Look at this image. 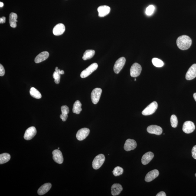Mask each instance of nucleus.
Returning a JSON list of instances; mask_svg holds the SVG:
<instances>
[{
    "instance_id": "f257e3e1",
    "label": "nucleus",
    "mask_w": 196,
    "mask_h": 196,
    "mask_svg": "<svg viewBox=\"0 0 196 196\" xmlns=\"http://www.w3.org/2000/svg\"><path fill=\"white\" fill-rule=\"evenodd\" d=\"M177 44L179 48L182 50H187L191 47L192 40L188 36H181L177 39Z\"/></svg>"
},
{
    "instance_id": "f03ea898",
    "label": "nucleus",
    "mask_w": 196,
    "mask_h": 196,
    "mask_svg": "<svg viewBox=\"0 0 196 196\" xmlns=\"http://www.w3.org/2000/svg\"><path fill=\"white\" fill-rule=\"evenodd\" d=\"M105 161V155L100 154L95 157L92 162V167L94 169L97 170L101 168Z\"/></svg>"
},
{
    "instance_id": "7ed1b4c3",
    "label": "nucleus",
    "mask_w": 196,
    "mask_h": 196,
    "mask_svg": "<svg viewBox=\"0 0 196 196\" xmlns=\"http://www.w3.org/2000/svg\"><path fill=\"white\" fill-rule=\"evenodd\" d=\"M158 104L156 101L152 102L144 109L142 112L144 116H149L155 113L158 108Z\"/></svg>"
},
{
    "instance_id": "20e7f679",
    "label": "nucleus",
    "mask_w": 196,
    "mask_h": 196,
    "mask_svg": "<svg viewBox=\"0 0 196 196\" xmlns=\"http://www.w3.org/2000/svg\"><path fill=\"white\" fill-rule=\"evenodd\" d=\"M98 65L97 63H93L81 72L80 74V77L82 78H85L88 77L94 71L96 70L98 68Z\"/></svg>"
},
{
    "instance_id": "39448f33",
    "label": "nucleus",
    "mask_w": 196,
    "mask_h": 196,
    "mask_svg": "<svg viewBox=\"0 0 196 196\" xmlns=\"http://www.w3.org/2000/svg\"><path fill=\"white\" fill-rule=\"evenodd\" d=\"M102 92V89L100 88H96L92 91L91 94V98L93 104H96L99 102Z\"/></svg>"
},
{
    "instance_id": "423d86ee",
    "label": "nucleus",
    "mask_w": 196,
    "mask_h": 196,
    "mask_svg": "<svg viewBox=\"0 0 196 196\" xmlns=\"http://www.w3.org/2000/svg\"><path fill=\"white\" fill-rule=\"evenodd\" d=\"M126 62V59L124 57H120L117 60L114 66V71L116 74H118L123 68Z\"/></svg>"
},
{
    "instance_id": "0eeeda50",
    "label": "nucleus",
    "mask_w": 196,
    "mask_h": 196,
    "mask_svg": "<svg viewBox=\"0 0 196 196\" xmlns=\"http://www.w3.org/2000/svg\"><path fill=\"white\" fill-rule=\"evenodd\" d=\"M142 71V67L137 63H135L130 69V76L132 77H136L139 76Z\"/></svg>"
},
{
    "instance_id": "6e6552de",
    "label": "nucleus",
    "mask_w": 196,
    "mask_h": 196,
    "mask_svg": "<svg viewBox=\"0 0 196 196\" xmlns=\"http://www.w3.org/2000/svg\"><path fill=\"white\" fill-rule=\"evenodd\" d=\"M37 133V129L34 126H31L26 131L24 138L26 140H30L34 137Z\"/></svg>"
},
{
    "instance_id": "1a4fd4ad",
    "label": "nucleus",
    "mask_w": 196,
    "mask_h": 196,
    "mask_svg": "<svg viewBox=\"0 0 196 196\" xmlns=\"http://www.w3.org/2000/svg\"><path fill=\"white\" fill-rule=\"evenodd\" d=\"M90 130L87 128H83L79 130L76 134V137L79 141H83L89 135Z\"/></svg>"
},
{
    "instance_id": "9d476101",
    "label": "nucleus",
    "mask_w": 196,
    "mask_h": 196,
    "mask_svg": "<svg viewBox=\"0 0 196 196\" xmlns=\"http://www.w3.org/2000/svg\"><path fill=\"white\" fill-rule=\"evenodd\" d=\"M195 129V126L194 123L191 121H186L183 125V131L187 134H190L194 132Z\"/></svg>"
},
{
    "instance_id": "9b49d317",
    "label": "nucleus",
    "mask_w": 196,
    "mask_h": 196,
    "mask_svg": "<svg viewBox=\"0 0 196 196\" xmlns=\"http://www.w3.org/2000/svg\"><path fill=\"white\" fill-rule=\"evenodd\" d=\"M137 144L135 140L128 139L126 140L124 146V149L126 151H130L133 150L136 148Z\"/></svg>"
},
{
    "instance_id": "f8f14e48",
    "label": "nucleus",
    "mask_w": 196,
    "mask_h": 196,
    "mask_svg": "<svg viewBox=\"0 0 196 196\" xmlns=\"http://www.w3.org/2000/svg\"><path fill=\"white\" fill-rule=\"evenodd\" d=\"M147 131L149 133L160 135L162 133V129L160 126L156 125H152L147 128Z\"/></svg>"
},
{
    "instance_id": "ddd939ff",
    "label": "nucleus",
    "mask_w": 196,
    "mask_h": 196,
    "mask_svg": "<svg viewBox=\"0 0 196 196\" xmlns=\"http://www.w3.org/2000/svg\"><path fill=\"white\" fill-rule=\"evenodd\" d=\"M196 77V64H193L188 69L186 75V79L188 80H193Z\"/></svg>"
},
{
    "instance_id": "4468645a",
    "label": "nucleus",
    "mask_w": 196,
    "mask_h": 196,
    "mask_svg": "<svg viewBox=\"0 0 196 196\" xmlns=\"http://www.w3.org/2000/svg\"><path fill=\"white\" fill-rule=\"evenodd\" d=\"M53 158L55 162L59 164H62L64 161L62 153L59 150H55L52 152Z\"/></svg>"
},
{
    "instance_id": "2eb2a0df",
    "label": "nucleus",
    "mask_w": 196,
    "mask_h": 196,
    "mask_svg": "<svg viewBox=\"0 0 196 196\" xmlns=\"http://www.w3.org/2000/svg\"><path fill=\"white\" fill-rule=\"evenodd\" d=\"M159 175V172L157 170H153L146 174L145 177V181L146 182H150L157 177Z\"/></svg>"
},
{
    "instance_id": "dca6fc26",
    "label": "nucleus",
    "mask_w": 196,
    "mask_h": 196,
    "mask_svg": "<svg viewBox=\"0 0 196 196\" xmlns=\"http://www.w3.org/2000/svg\"><path fill=\"white\" fill-rule=\"evenodd\" d=\"M65 26L63 24H57L54 27L53 30V34L55 36H59L62 35L65 31Z\"/></svg>"
},
{
    "instance_id": "f3484780",
    "label": "nucleus",
    "mask_w": 196,
    "mask_h": 196,
    "mask_svg": "<svg viewBox=\"0 0 196 196\" xmlns=\"http://www.w3.org/2000/svg\"><path fill=\"white\" fill-rule=\"evenodd\" d=\"M97 11L99 12V17H103L106 16L110 13V8L107 6H101L98 8Z\"/></svg>"
},
{
    "instance_id": "a211bd4d",
    "label": "nucleus",
    "mask_w": 196,
    "mask_h": 196,
    "mask_svg": "<svg viewBox=\"0 0 196 196\" xmlns=\"http://www.w3.org/2000/svg\"><path fill=\"white\" fill-rule=\"evenodd\" d=\"M154 157V154L152 152H148L144 154L141 159V162L143 165H146L149 164L153 159Z\"/></svg>"
},
{
    "instance_id": "6ab92c4d",
    "label": "nucleus",
    "mask_w": 196,
    "mask_h": 196,
    "mask_svg": "<svg viewBox=\"0 0 196 196\" xmlns=\"http://www.w3.org/2000/svg\"><path fill=\"white\" fill-rule=\"evenodd\" d=\"M52 185L50 183H46L43 184L39 188L37 193L39 195H43L47 193L51 188Z\"/></svg>"
},
{
    "instance_id": "aec40b11",
    "label": "nucleus",
    "mask_w": 196,
    "mask_h": 196,
    "mask_svg": "<svg viewBox=\"0 0 196 196\" xmlns=\"http://www.w3.org/2000/svg\"><path fill=\"white\" fill-rule=\"evenodd\" d=\"M49 54L47 51H44L40 53L36 57L35 59V62L36 63H39L41 62L48 58Z\"/></svg>"
},
{
    "instance_id": "412c9836",
    "label": "nucleus",
    "mask_w": 196,
    "mask_h": 196,
    "mask_svg": "<svg viewBox=\"0 0 196 196\" xmlns=\"http://www.w3.org/2000/svg\"><path fill=\"white\" fill-rule=\"evenodd\" d=\"M122 190H123V188L120 184H115L112 186L111 194L113 196L119 195L122 191Z\"/></svg>"
},
{
    "instance_id": "4be33fe9",
    "label": "nucleus",
    "mask_w": 196,
    "mask_h": 196,
    "mask_svg": "<svg viewBox=\"0 0 196 196\" xmlns=\"http://www.w3.org/2000/svg\"><path fill=\"white\" fill-rule=\"evenodd\" d=\"M61 111L62 114L60 115V118L63 121H66L68 117V114L70 112L68 107L67 106H61Z\"/></svg>"
},
{
    "instance_id": "5701e85b",
    "label": "nucleus",
    "mask_w": 196,
    "mask_h": 196,
    "mask_svg": "<svg viewBox=\"0 0 196 196\" xmlns=\"http://www.w3.org/2000/svg\"><path fill=\"white\" fill-rule=\"evenodd\" d=\"M18 16L14 12H11L9 16V22L10 26L11 27L15 28L17 26V22Z\"/></svg>"
},
{
    "instance_id": "b1692460",
    "label": "nucleus",
    "mask_w": 196,
    "mask_h": 196,
    "mask_svg": "<svg viewBox=\"0 0 196 196\" xmlns=\"http://www.w3.org/2000/svg\"><path fill=\"white\" fill-rule=\"evenodd\" d=\"M81 106L82 104L80 102L79 100L76 101L73 104L72 109L73 113L76 114H79L82 110Z\"/></svg>"
},
{
    "instance_id": "393cba45",
    "label": "nucleus",
    "mask_w": 196,
    "mask_h": 196,
    "mask_svg": "<svg viewBox=\"0 0 196 196\" xmlns=\"http://www.w3.org/2000/svg\"><path fill=\"white\" fill-rule=\"evenodd\" d=\"M95 54V52L94 50H86L84 54L83 59L84 60L90 59L94 57Z\"/></svg>"
},
{
    "instance_id": "a878e982",
    "label": "nucleus",
    "mask_w": 196,
    "mask_h": 196,
    "mask_svg": "<svg viewBox=\"0 0 196 196\" xmlns=\"http://www.w3.org/2000/svg\"><path fill=\"white\" fill-rule=\"evenodd\" d=\"M11 158V156L10 154L4 153L0 155V164L1 165L6 163L9 161Z\"/></svg>"
},
{
    "instance_id": "bb28decb",
    "label": "nucleus",
    "mask_w": 196,
    "mask_h": 196,
    "mask_svg": "<svg viewBox=\"0 0 196 196\" xmlns=\"http://www.w3.org/2000/svg\"><path fill=\"white\" fill-rule=\"evenodd\" d=\"M30 93L31 96L35 99H40L41 97V94L34 87H32L30 89Z\"/></svg>"
},
{
    "instance_id": "cd10ccee",
    "label": "nucleus",
    "mask_w": 196,
    "mask_h": 196,
    "mask_svg": "<svg viewBox=\"0 0 196 196\" xmlns=\"http://www.w3.org/2000/svg\"><path fill=\"white\" fill-rule=\"evenodd\" d=\"M152 62L153 64L155 67H161L164 66V63L163 61L158 58H154L152 59Z\"/></svg>"
},
{
    "instance_id": "c85d7f7f",
    "label": "nucleus",
    "mask_w": 196,
    "mask_h": 196,
    "mask_svg": "<svg viewBox=\"0 0 196 196\" xmlns=\"http://www.w3.org/2000/svg\"><path fill=\"white\" fill-rule=\"evenodd\" d=\"M58 67H57L55 68V71L53 73V76L55 80V82L58 84L60 82V74L58 72Z\"/></svg>"
},
{
    "instance_id": "c756f323",
    "label": "nucleus",
    "mask_w": 196,
    "mask_h": 196,
    "mask_svg": "<svg viewBox=\"0 0 196 196\" xmlns=\"http://www.w3.org/2000/svg\"><path fill=\"white\" fill-rule=\"evenodd\" d=\"M123 168L119 166L116 167L114 168V169L113 171H112L113 175L116 177L122 175L123 174Z\"/></svg>"
},
{
    "instance_id": "7c9ffc66",
    "label": "nucleus",
    "mask_w": 196,
    "mask_h": 196,
    "mask_svg": "<svg viewBox=\"0 0 196 196\" xmlns=\"http://www.w3.org/2000/svg\"><path fill=\"white\" fill-rule=\"evenodd\" d=\"M170 121L171 126L173 128H176L178 125V121L176 116L172 115L171 117Z\"/></svg>"
},
{
    "instance_id": "2f4dec72",
    "label": "nucleus",
    "mask_w": 196,
    "mask_h": 196,
    "mask_svg": "<svg viewBox=\"0 0 196 196\" xmlns=\"http://www.w3.org/2000/svg\"><path fill=\"white\" fill-rule=\"evenodd\" d=\"M155 10V7L153 5H150L146 8V14L148 16H150L153 13Z\"/></svg>"
},
{
    "instance_id": "473e14b6",
    "label": "nucleus",
    "mask_w": 196,
    "mask_h": 196,
    "mask_svg": "<svg viewBox=\"0 0 196 196\" xmlns=\"http://www.w3.org/2000/svg\"><path fill=\"white\" fill-rule=\"evenodd\" d=\"M191 152L193 158L196 159V145L193 147Z\"/></svg>"
},
{
    "instance_id": "72a5a7b5",
    "label": "nucleus",
    "mask_w": 196,
    "mask_h": 196,
    "mask_svg": "<svg viewBox=\"0 0 196 196\" xmlns=\"http://www.w3.org/2000/svg\"><path fill=\"white\" fill-rule=\"evenodd\" d=\"M5 70L2 64H0V76H3L5 74Z\"/></svg>"
},
{
    "instance_id": "f704fd0d",
    "label": "nucleus",
    "mask_w": 196,
    "mask_h": 196,
    "mask_svg": "<svg viewBox=\"0 0 196 196\" xmlns=\"http://www.w3.org/2000/svg\"><path fill=\"white\" fill-rule=\"evenodd\" d=\"M166 193L164 191H161L157 194L156 196H166Z\"/></svg>"
},
{
    "instance_id": "c9c22d12",
    "label": "nucleus",
    "mask_w": 196,
    "mask_h": 196,
    "mask_svg": "<svg viewBox=\"0 0 196 196\" xmlns=\"http://www.w3.org/2000/svg\"><path fill=\"white\" fill-rule=\"evenodd\" d=\"M6 18L5 17H3L2 18H0V23L1 24L4 23L6 22Z\"/></svg>"
},
{
    "instance_id": "e433bc0d",
    "label": "nucleus",
    "mask_w": 196,
    "mask_h": 196,
    "mask_svg": "<svg viewBox=\"0 0 196 196\" xmlns=\"http://www.w3.org/2000/svg\"><path fill=\"white\" fill-rule=\"evenodd\" d=\"M58 72L60 75H63L64 73V72L63 70H60V69H58Z\"/></svg>"
},
{
    "instance_id": "4c0bfd02",
    "label": "nucleus",
    "mask_w": 196,
    "mask_h": 196,
    "mask_svg": "<svg viewBox=\"0 0 196 196\" xmlns=\"http://www.w3.org/2000/svg\"><path fill=\"white\" fill-rule=\"evenodd\" d=\"M3 6L4 4L2 2H0V7H1V8H2V7Z\"/></svg>"
},
{
    "instance_id": "58836bf2",
    "label": "nucleus",
    "mask_w": 196,
    "mask_h": 196,
    "mask_svg": "<svg viewBox=\"0 0 196 196\" xmlns=\"http://www.w3.org/2000/svg\"><path fill=\"white\" fill-rule=\"evenodd\" d=\"M193 97H194L195 100V101H196V93L194 94V95H193Z\"/></svg>"
},
{
    "instance_id": "ea45409f",
    "label": "nucleus",
    "mask_w": 196,
    "mask_h": 196,
    "mask_svg": "<svg viewBox=\"0 0 196 196\" xmlns=\"http://www.w3.org/2000/svg\"><path fill=\"white\" fill-rule=\"evenodd\" d=\"M135 81L136 80V79H135Z\"/></svg>"
},
{
    "instance_id": "a19ab883",
    "label": "nucleus",
    "mask_w": 196,
    "mask_h": 196,
    "mask_svg": "<svg viewBox=\"0 0 196 196\" xmlns=\"http://www.w3.org/2000/svg\"><path fill=\"white\" fill-rule=\"evenodd\" d=\"M195 177H196V173L195 174Z\"/></svg>"
}]
</instances>
